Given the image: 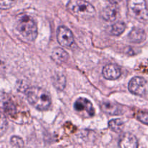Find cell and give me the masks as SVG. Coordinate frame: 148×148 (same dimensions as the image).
I'll return each mask as SVG.
<instances>
[{
	"label": "cell",
	"instance_id": "obj_1",
	"mask_svg": "<svg viewBox=\"0 0 148 148\" xmlns=\"http://www.w3.org/2000/svg\"><path fill=\"white\" fill-rule=\"evenodd\" d=\"M26 98L33 107L40 111H45L50 107L51 98L49 92L38 87H31L25 92Z\"/></svg>",
	"mask_w": 148,
	"mask_h": 148
},
{
	"label": "cell",
	"instance_id": "obj_2",
	"mask_svg": "<svg viewBox=\"0 0 148 148\" xmlns=\"http://www.w3.org/2000/svg\"><path fill=\"white\" fill-rule=\"evenodd\" d=\"M16 29L24 38L33 41L36 38L38 29L34 20L28 15H21L16 23Z\"/></svg>",
	"mask_w": 148,
	"mask_h": 148
},
{
	"label": "cell",
	"instance_id": "obj_3",
	"mask_svg": "<svg viewBox=\"0 0 148 148\" xmlns=\"http://www.w3.org/2000/svg\"><path fill=\"white\" fill-rule=\"evenodd\" d=\"M67 9L72 14L82 19H90L95 14L93 6L85 0H69Z\"/></svg>",
	"mask_w": 148,
	"mask_h": 148
},
{
	"label": "cell",
	"instance_id": "obj_4",
	"mask_svg": "<svg viewBox=\"0 0 148 148\" xmlns=\"http://www.w3.org/2000/svg\"><path fill=\"white\" fill-rule=\"evenodd\" d=\"M127 8L133 18L144 24L148 23V8L145 0H127Z\"/></svg>",
	"mask_w": 148,
	"mask_h": 148
},
{
	"label": "cell",
	"instance_id": "obj_5",
	"mask_svg": "<svg viewBox=\"0 0 148 148\" xmlns=\"http://www.w3.org/2000/svg\"><path fill=\"white\" fill-rule=\"evenodd\" d=\"M129 90L139 96H145L148 92V83L141 77H134L129 82Z\"/></svg>",
	"mask_w": 148,
	"mask_h": 148
},
{
	"label": "cell",
	"instance_id": "obj_6",
	"mask_svg": "<svg viewBox=\"0 0 148 148\" xmlns=\"http://www.w3.org/2000/svg\"><path fill=\"white\" fill-rule=\"evenodd\" d=\"M57 40L59 44L64 47H71L75 43L72 31L64 26H60L57 30Z\"/></svg>",
	"mask_w": 148,
	"mask_h": 148
},
{
	"label": "cell",
	"instance_id": "obj_7",
	"mask_svg": "<svg viewBox=\"0 0 148 148\" xmlns=\"http://www.w3.org/2000/svg\"><path fill=\"white\" fill-rule=\"evenodd\" d=\"M74 107H75V109L78 112L85 111L88 117H92L95 114V109L93 108V106L91 103L90 101L87 98H79L77 99Z\"/></svg>",
	"mask_w": 148,
	"mask_h": 148
},
{
	"label": "cell",
	"instance_id": "obj_8",
	"mask_svg": "<svg viewBox=\"0 0 148 148\" xmlns=\"http://www.w3.org/2000/svg\"><path fill=\"white\" fill-rule=\"evenodd\" d=\"M119 13L117 4L111 3L103 9L102 12V17L106 21H114L116 19Z\"/></svg>",
	"mask_w": 148,
	"mask_h": 148
},
{
	"label": "cell",
	"instance_id": "obj_9",
	"mask_svg": "<svg viewBox=\"0 0 148 148\" xmlns=\"http://www.w3.org/2000/svg\"><path fill=\"white\" fill-rule=\"evenodd\" d=\"M103 75L107 79H116L121 76V70L115 64H108L103 69Z\"/></svg>",
	"mask_w": 148,
	"mask_h": 148
},
{
	"label": "cell",
	"instance_id": "obj_10",
	"mask_svg": "<svg viewBox=\"0 0 148 148\" xmlns=\"http://www.w3.org/2000/svg\"><path fill=\"white\" fill-rule=\"evenodd\" d=\"M119 146L124 148H136L138 147V143L135 136L130 133H126L120 140Z\"/></svg>",
	"mask_w": 148,
	"mask_h": 148
},
{
	"label": "cell",
	"instance_id": "obj_11",
	"mask_svg": "<svg viewBox=\"0 0 148 148\" xmlns=\"http://www.w3.org/2000/svg\"><path fill=\"white\" fill-rule=\"evenodd\" d=\"M101 108L104 112L111 115L122 114V109L121 107L118 104L109 101H103L101 103Z\"/></svg>",
	"mask_w": 148,
	"mask_h": 148
},
{
	"label": "cell",
	"instance_id": "obj_12",
	"mask_svg": "<svg viewBox=\"0 0 148 148\" xmlns=\"http://www.w3.org/2000/svg\"><path fill=\"white\" fill-rule=\"evenodd\" d=\"M128 37L130 41L132 42V43H140L145 40L146 34L143 29L134 27L131 30Z\"/></svg>",
	"mask_w": 148,
	"mask_h": 148
},
{
	"label": "cell",
	"instance_id": "obj_13",
	"mask_svg": "<svg viewBox=\"0 0 148 148\" xmlns=\"http://www.w3.org/2000/svg\"><path fill=\"white\" fill-rule=\"evenodd\" d=\"M51 57L55 62L61 64L67 61L69 55L64 49H61V48H56L52 51Z\"/></svg>",
	"mask_w": 148,
	"mask_h": 148
},
{
	"label": "cell",
	"instance_id": "obj_14",
	"mask_svg": "<svg viewBox=\"0 0 148 148\" xmlns=\"http://www.w3.org/2000/svg\"><path fill=\"white\" fill-rule=\"evenodd\" d=\"M126 25L124 22L119 21L114 23L111 28V33L114 36H119L125 30Z\"/></svg>",
	"mask_w": 148,
	"mask_h": 148
},
{
	"label": "cell",
	"instance_id": "obj_15",
	"mask_svg": "<svg viewBox=\"0 0 148 148\" xmlns=\"http://www.w3.org/2000/svg\"><path fill=\"white\" fill-rule=\"evenodd\" d=\"M110 129L112 130L114 132H116L117 133L121 132L124 127V124L121 119H117L111 120L108 123Z\"/></svg>",
	"mask_w": 148,
	"mask_h": 148
},
{
	"label": "cell",
	"instance_id": "obj_16",
	"mask_svg": "<svg viewBox=\"0 0 148 148\" xmlns=\"http://www.w3.org/2000/svg\"><path fill=\"white\" fill-rule=\"evenodd\" d=\"M53 85L57 89L63 90L66 85V79L62 75H57L56 77L53 78Z\"/></svg>",
	"mask_w": 148,
	"mask_h": 148
},
{
	"label": "cell",
	"instance_id": "obj_17",
	"mask_svg": "<svg viewBox=\"0 0 148 148\" xmlns=\"http://www.w3.org/2000/svg\"><path fill=\"white\" fill-rule=\"evenodd\" d=\"M17 0H0V7L1 10H8L15 4Z\"/></svg>",
	"mask_w": 148,
	"mask_h": 148
},
{
	"label": "cell",
	"instance_id": "obj_18",
	"mask_svg": "<svg viewBox=\"0 0 148 148\" xmlns=\"http://www.w3.org/2000/svg\"><path fill=\"white\" fill-rule=\"evenodd\" d=\"M10 143L13 147H22L24 146V142L21 138L18 137L14 136L10 140Z\"/></svg>",
	"mask_w": 148,
	"mask_h": 148
},
{
	"label": "cell",
	"instance_id": "obj_19",
	"mask_svg": "<svg viewBox=\"0 0 148 148\" xmlns=\"http://www.w3.org/2000/svg\"><path fill=\"white\" fill-rule=\"evenodd\" d=\"M137 118H138L139 121L143 122V124H147L148 125V114H147V113H142V114H140L137 116Z\"/></svg>",
	"mask_w": 148,
	"mask_h": 148
},
{
	"label": "cell",
	"instance_id": "obj_20",
	"mask_svg": "<svg viewBox=\"0 0 148 148\" xmlns=\"http://www.w3.org/2000/svg\"><path fill=\"white\" fill-rule=\"evenodd\" d=\"M111 3H115V4H117V3L119 2L121 0H108Z\"/></svg>",
	"mask_w": 148,
	"mask_h": 148
}]
</instances>
